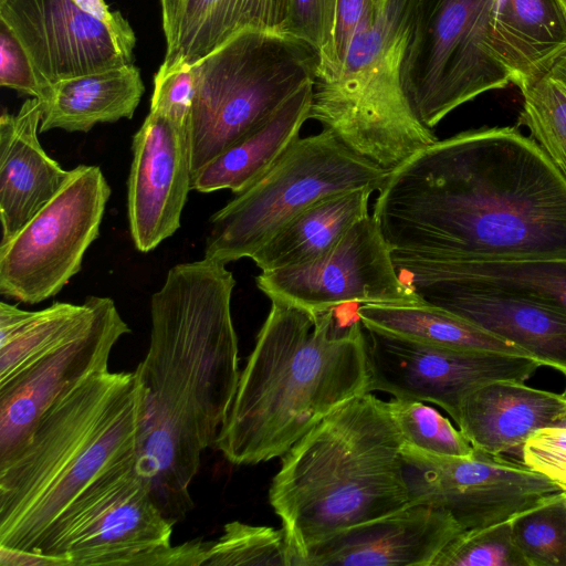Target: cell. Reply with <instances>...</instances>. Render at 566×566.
Wrapping results in <instances>:
<instances>
[{
  "instance_id": "obj_1",
  "label": "cell",
  "mask_w": 566,
  "mask_h": 566,
  "mask_svg": "<svg viewBox=\"0 0 566 566\" xmlns=\"http://www.w3.org/2000/svg\"><path fill=\"white\" fill-rule=\"evenodd\" d=\"M371 217L392 252L566 258V180L516 127L470 129L417 151L389 170Z\"/></svg>"
},
{
  "instance_id": "obj_2",
  "label": "cell",
  "mask_w": 566,
  "mask_h": 566,
  "mask_svg": "<svg viewBox=\"0 0 566 566\" xmlns=\"http://www.w3.org/2000/svg\"><path fill=\"white\" fill-rule=\"evenodd\" d=\"M234 285L226 263L203 256L172 266L150 298L149 345L135 369L145 389L136 468L174 525L193 509L190 485L237 394Z\"/></svg>"
},
{
  "instance_id": "obj_3",
  "label": "cell",
  "mask_w": 566,
  "mask_h": 566,
  "mask_svg": "<svg viewBox=\"0 0 566 566\" xmlns=\"http://www.w3.org/2000/svg\"><path fill=\"white\" fill-rule=\"evenodd\" d=\"M271 303L214 442L237 465L282 457L329 413L368 392L359 318L342 326L335 308L312 313Z\"/></svg>"
},
{
  "instance_id": "obj_4",
  "label": "cell",
  "mask_w": 566,
  "mask_h": 566,
  "mask_svg": "<svg viewBox=\"0 0 566 566\" xmlns=\"http://www.w3.org/2000/svg\"><path fill=\"white\" fill-rule=\"evenodd\" d=\"M144 416L135 370L97 374L46 411L0 461V546L35 552L92 483L137 459Z\"/></svg>"
},
{
  "instance_id": "obj_5",
  "label": "cell",
  "mask_w": 566,
  "mask_h": 566,
  "mask_svg": "<svg viewBox=\"0 0 566 566\" xmlns=\"http://www.w3.org/2000/svg\"><path fill=\"white\" fill-rule=\"evenodd\" d=\"M402 444L388 402L366 392L281 457L269 502L282 522L293 566L312 546L410 504Z\"/></svg>"
},
{
  "instance_id": "obj_6",
  "label": "cell",
  "mask_w": 566,
  "mask_h": 566,
  "mask_svg": "<svg viewBox=\"0 0 566 566\" xmlns=\"http://www.w3.org/2000/svg\"><path fill=\"white\" fill-rule=\"evenodd\" d=\"M412 1L389 0L375 23L355 35L340 65L313 78L310 119L388 170L438 140L402 83Z\"/></svg>"
},
{
  "instance_id": "obj_7",
  "label": "cell",
  "mask_w": 566,
  "mask_h": 566,
  "mask_svg": "<svg viewBox=\"0 0 566 566\" xmlns=\"http://www.w3.org/2000/svg\"><path fill=\"white\" fill-rule=\"evenodd\" d=\"M317 53L286 34L245 31L196 63L192 175L312 82Z\"/></svg>"
},
{
  "instance_id": "obj_8",
  "label": "cell",
  "mask_w": 566,
  "mask_h": 566,
  "mask_svg": "<svg viewBox=\"0 0 566 566\" xmlns=\"http://www.w3.org/2000/svg\"><path fill=\"white\" fill-rule=\"evenodd\" d=\"M388 172L328 129L300 137L264 176L212 214L205 258L226 264L251 259L312 203L349 190L378 191Z\"/></svg>"
},
{
  "instance_id": "obj_9",
  "label": "cell",
  "mask_w": 566,
  "mask_h": 566,
  "mask_svg": "<svg viewBox=\"0 0 566 566\" xmlns=\"http://www.w3.org/2000/svg\"><path fill=\"white\" fill-rule=\"evenodd\" d=\"M492 0H413L402 83L421 123L433 129L479 95L513 82L489 45Z\"/></svg>"
},
{
  "instance_id": "obj_10",
  "label": "cell",
  "mask_w": 566,
  "mask_h": 566,
  "mask_svg": "<svg viewBox=\"0 0 566 566\" xmlns=\"http://www.w3.org/2000/svg\"><path fill=\"white\" fill-rule=\"evenodd\" d=\"M111 187L97 166L80 165L64 187L0 247V293L25 304L55 296L97 239Z\"/></svg>"
},
{
  "instance_id": "obj_11",
  "label": "cell",
  "mask_w": 566,
  "mask_h": 566,
  "mask_svg": "<svg viewBox=\"0 0 566 566\" xmlns=\"http://www.w3.org/2000/svg\"><path fill=\"white\" fill-rule=\"evenodd\" d=\"M136 462L126 461L92 483L35 552L66 558L71 566H129L139 555L170 546L174 524Z\"/></svg>"
},
{
  "instance_id": "obj_12",
  "label": "cell",
  "mask_w": 566,
  "mask_h": 566,
  "mask_svg": "<svg viewBox=\"0 0 566 566\" xmlns=\"http://www.w3.org/2000/svg\"><path fill=\"white\" fill-rule=\"evenodd\" d=\"M401 458L410 503L448 512L462 531L510 521L564 491L524 463L479 450L449 457L403 442Z\"/></svg>"
},
{
  "instance_id": "obj_13",
  "label": "cell",
  "mask_w": 566,
  "mask_h": 566,
  "mask_svg": "<svg viewBox=\"0 0 566 566\" xmlns=\"http://www.w3.org/2000/svg\"><path fill=\"white\" fill-rule=\"evenodd\" d=\"M255 283L270 300L312 313L346 303L408 304L421 301L401 279L392 251L371 214L358 221L319 259L262 271Z\"/></svg>"
},
{
  "instance_id": "obj_14",
  "label": "cell",
  "mask_w": 566,
  "mask_h": 566,
  "mask_svg": "<svg viewBox=\"0 0 566 566\" xmlns=\"http://www.w3.org/2000/svg\"><path fill=\"white\" fill-rule=\"evenodd\" d=\"M368 392L431 402L457 423L464 399L496 380L525 381L543 366L537 359L490 352H465L426 345L366 329Z\"/></svg>"
},
{
  "instance_id": "obj_15",
  "label": "cell",
  "mask_w": 566,
  "mask_h": 566,
  "mask_svg": "<svg viewBox=\"0 0 566 566\" xmlns=\"http://www.w3.org/2000/svg\"><path fill=\"white\" fill-rule=\"evenodd\" d=\"M90 298L93 313L78 333L0 384V461L30 438L55 403L108 370L113 348L130 333L112 298Z\"/></svg>"
},
{
  "instance_id": "obj_16",
  "label": "cell",
  "mask_w": 566,
  "mask_h": 566,
  "mask_svg": "<svg viewBox=\"0 0 566 566\" xmlns=\"http://www.w3.org/2000/svg\"><path fill=\"white\" fill-rule=\"evenodd\" d=\"M127 214L134 245L149 252L180 227L192 182L190 124L149 112L133 137Z\"/></svg>"
},
{
  "instance_id": "obj_17",
  "label": "cell",
  "mask_w": 566,
  "mask_h": 566,
  "mask_svg": "<svg viewBox=\"0 0 566 566\" xmlns=\"http://www.w3.org/2000/svg\"><path fill=\"white\" fill-rule=\"evenodd\" d=\"M0 20L45 84L133 62L107 27L72 0H0Z\"/></svg>"
},
{
  "instance_id": "obj_18",
  "label": "cell",
  "mask_w": 566,
  "mask_h": 566,
  "mask_svg": "<svg viewBox=\"0 0 566 566\" xmlns=\"http://www.w3.org/2000/svg\"><path fill=\"white\" fill-rule=\"evenodd\" d=\"M422 302L449 311L505 339L566 376V314L502 289L448 280L405 277Z\"/></svg>"
},
{
  "instance_id": "obj_19",
  "label": "cell",
  "mask_w": 566,
  "mask_h": 566,
  "mask_svg": "<svg viewBox=\"0 0 566 566\" xmlns=\"http://www.w3.org/2000/svg\"><path fill=\"white\" fill-rule=\"evenodd\" d=\"M461 532L448 512L410 503L312 546L297 566H432Z\"/></svg>"
},
{
  "instance_id": "obj_20",
  "label": "cell",
  "mask_w": 566,
  "mask_h": 566,
  "mask_svg": "<svg viewBox=\"0 0 566 566\" xmlns=\"http://www.w3.org/2000/svg\"><path fill=\"white\" fill-rule=\"evenodd\" d=\"M41 119L42 103L35 97L28 98L17 114L3 111L0 116L1 243L55 197L72 174L41 146Z\"/></svg>"
},
{
  "instance_id": "obj_21",
  "label": "cell",
  "mask_w": 566,
  "mask_h": 566,
  "mask_svg": "<svg viewBox=\"0 0 566 566\" xmlns=\"http://www.w3.org/2000/svg\"><path fill=\"white\" fill-rule=\"evenodd\" d=\"M290 0H160L166 41L156 75L193 65L245 31L285 34Z\"/></svg>"
},
{
  "instance_id": "obj_22",
  "label": "cell",
  "mask_w": 566,
  "mask_h": 566,
  "mask_svg": "<svg viewBox=\"0 0 566 566\" xmlns=\"http://www.w3.org/2000/svg\"><path fill=\"white\" fill-rule=\"evenodd\" d=\"M457 424L475 450L502 455L543 428L566 426V399L524 381L496 380L464 399Z\"/></svg>"
},
{
  "instance_id": "obj_23",
  "label": "cell",
  "mask_w": 566,
  "mask_h": 566,
  "mask_svg": "<svg viewBox=\"0 0 566 566\" xmlns=\"http://www.w3.org/2000/svg\"><path fill=\"white\" fill-rule=\"evenodd\" d=\"M313 81L289 97L264 123L192 175L198 192L231 190L238 195L264 176L297 142L310 119Z\"/></svg>"
},
{
  "instance_id": "obj_24",
  "label": "cell",
  "mask_w": 566,
  "mask_h": 566,
  "mask_svg": "<svg viewBox=\"0 0 566 566\" xmlns=\"http://www.w3.org/2000/svg\"><path fill=\"white\" fill-rule=\"evenodd\" d=\"M489 45L521 87L566 53V9L559 0H492Z\"/></svg>"
},
{
  "instance_id": "obj_25",
  "label": "cell",
  "mask_w": 566,
  "mask_h": 566,
  "mask_svg": "<svg viewBox=\"0 0 566 566\" xmlns=\"http://www.w3.org/2000/svg\"><path fill=\"white\" fill-rule=\"evenodd\" d=\"M145 92L132 63L49 84L42 103L40 133L88 132L96 124L132 118Z\"/></svg>"
},
{
  "instance_id": "obj_26",
  "label": "cell",
  "mask_w": 566,
  "mask_h": 566,
  "mask_svg": "<svg viewBox=\"0 0 566 566\" xmlns=\"http://www.w3.org/2000/svg\"><path fill=\"white\" fill-rule=\"evenodd\" d=\"M374 191L361 188L317 200L280 229L251 260L261 271H274L319 259L369 216Z\"/></svg>"
},
{
  "instance_id": "obj_27",
  "label": "cell",
  "mask_w": 566,
  "mask_h": 566,
  "mask_svg": "<svg viewBox=\"0 0 566 566\" xmlns=\"http://www.w3.org/2000/svg\"><path fill=\"white\" fill-rule=\"evenodd\" d=\"M405 277L448 280L524 294L566 314V258L447 261L392 252Z\"/></svg>"
},
{
  "instance_id": "obj_28",
  "label": "cell",
  "mask_w": 566,
  "mask_h": 566,
  "mask_svg": "<svg viewBox=\"0 0 566 566\" xmlns=\"http://www.w3.org/2000/svg\"><path fill=\"white\" fill-rule=\"evenodd\" d=\"M357 315L366 329L426 345L530 356L516 345L422 301L408 304H361Z\"/></svg>"
},
{
  "instance_id": "obj_29",
  "label": "cell",
  "mask_w": 566,
  "mask_h": 566,
  "mask_svg": "<svg viewBox=\"0 0 566 566\" xmlns=\"http://www.w3.org/2000/svg\"><path fill=\"white\" fill-rule=\"evenodd\" d=\"M92 313L90 296L82 304L54 302L40 311H27L18 328L0 340V384L78 333Z\"/></svg>"
},
{
  "instance_id": "obj_30",
  "label": "cell",
  "mask_w": 566,
  "mask_h": 566,
  "mask_svg": "<svg viewBox=\"0 0 566 566\" xmlns=\"http://www.w3.org/2000/svg\"><path fill=\"white\" fill-rule=\"evenodd\" d=\"M518 88L523 95L518 124L566 180V53Z\"/></svg>"
},
{
  "instance_id": "obj_31",
  "label": "cell",
  "mask_w": 566,
  "mask_h": 566,
  "mask_svg": "<svg viewBox=\"0 0 566 566\" xmlns=\"http://www.w3.org/2000/svg\"><path fill=\"white\" fill-rule=\"evenodd\" d=\"M511 530L527 566H566V491L517 514Z\"/></svg>"
},
{
  "instance_id": "obj_32",
  "label": "cell",
  "mask_w": 566,
  "mask_h": 566,
  "mask_svg": "<svg viewBox=\"0 0 566 566\" xmlns=\"http://www.w3.org/2000/svg\"><path fill=\"white\" fill-rule=\"evenodd\" d=\"M293 566L282 530L229 522L217 541H209L203 566Z\"/></svg>"
},
{
  "instance_id": "obj_33",
  "label": "cell",
  "mask_w": 566,
  "mask_h": 566,
  "mask_svg": "<svg viewBox=\"0 0 566 566\" xmlns=\"http://www.w3.org/2000/svg\"><path fill=\"white\" fill-rule=\"evenodd\" d=\"M390 413L403 442L423 451L449 457H470L475 449L448 418L422 401L392 398Z\"/></svg>"
},
{
  "instance_id": "obj_34",
  "label": "cell",
  "mask_w": 566,
  "mask_h": 566,
  "mask_svg": "<svg viewBox=\"0 0 566 566\" xmlns=\"http://www.w3.org/2000/svg\"><path fill=\"white\" fill-rule=\"evenodd\" d=\"M432 566H527L516 547L511 520L462 531L438 555Z\"/></svg>"
},
{
  "instance_id": "obj_35",
  "label": "cell",
  "mask_w": 566,
  "mask_h": 566,
  "mask_svg": "<svg viewBox=\"0 0 566 566\" xmlns=\"http://www.w3.org/2000/svg\"><path fill=\"white\" fill-rule=\"evenodd\" d=\"M337 0H290L285 34L308 44L318 64L329 53L336 21Z\"/></svg>"
},
{
  "instance_id": "obj_36",
  "label": "cell",
  "mask_w": 566,
  "mask_h": 566,
  "mask_svg": "<svg viewBox=\"0 0 566 566\" xmlns=\"http://www.w3.org/2000/svg\"><path fill=\"white\" fill-rule=\"evenodd\" d=\"M389 0H337L333 41L327 59L317 64V71L338 67L355 35L370 28Z\"/></svg>"
},
{
  "instance_id": "obj_37",
  "label": "cell",
  "mask_w": 566,
  "mask_h": 566,
  "mask_svg": "<svg viewBox=\"0 0 566 566\" xmlns=\"http://www.w3.org/2000/svg\"><path fill=\"white\" fill-rule=\"evenodd\" d=\"M196 85V64L179 66L164 75L155 74L149 112L190 124Z\"/></svg>"
},
{
  "instance_id": "obj_38",
  "label": "cell",
  "mask_w": 566,
  "mask_h": 566,
  "mask_svg": "<svg viewBox=\"0 0 566 566\" xmlns=\"http://www.w3.org/2000/svg\"><path fill=\"white\" fill-rule=\"evenodd\" d=\"M523 463L566 491V426L535 432L522 447Z\"/></svg>"
},
{
  "instance_id": "obj_39",
  "label": "cell",
  "mask_w": 566,
  "mask_h": 566,
  "mask_svg": "<svg viewBox=\"0 0 566 566\" xmlns=\"http://www.w3.org/2000/svg\"><path fill=\"white\" fill-rule=\"evenodd\" d=\"M0 85L40 101L49 85L40 80L22 44L1 20Z\"/></svg>"
},
{
  "instance_id": "obj_40",
  "label": "cell",
  "mask_w": 566,
  "mask_h": 566,
  "mask_svg": "<svg viewBox=\"0 0 566 566\" xmlns=\"http://www.w3.org/2000/svg\"><path fill=\"white\" fill-rule=\"evenodd\" d=\"M72 2L104 23L126 55L134 60L135 32L119 11H112L105 0H72Z\"/></svg>"
},
{
  "instance_id": "obj_41",
  "label": "cell",
  "mask_w": 566,
  "mask_h": 566,
  "mask_svg": "<svg viewBox=\"0 0 566 566\" xmlns=\"http://www.w3.org/2000/svg\"><path fill=\"white\" fill-rule=\"evenodd\" d=\"M0 566H71L69 559L0 546Z\"/></svg>"
},
{
  "instance_id": "obj_42",
  "label": "cell",
  "mask_w": 566,
  "mask_h": 566,
  "mask_svg": "<svg viewBox=\"0 0 566 566\" xmlns=\"http://www.w3.org/2000/svg\"><path fill=\"white\" fill-rule=\"evenodd\" d=\"M562 2V4L564 6V8L566 9V0H559Z\"/></svg>"
},
{
  "instance_id": "obj_43",
  "label": "cell",
  "mask_w": 566,
  "mask_h": 566,
  "mask_svg": "<svg viewBox=\"0 0 566 566\" xmlns=\"http://www.w3.org/2000/svg\"><path fill=\"white\" fill-rule=\"evenodd\" d=\"M564 396V398L566 399V387H565V390L564 392L562 394Z\"/></svg>"
}]
</instances>
